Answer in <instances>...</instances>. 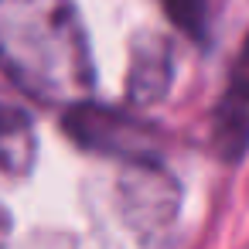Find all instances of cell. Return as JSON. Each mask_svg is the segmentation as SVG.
<instances>
[{
  "label": "cell",
  "instance_id": "obj_1",
  "mask_svg": "<svg viewBox=\"0 0 249 249\" xmlns=\"http://www.w3.org/2000/svg\"><path fill=\"white\" fill-rule=\"evenodd\" d=\"M0 69L45 106H86L96 72L72 0H0Z\"/></svg>",
  "mask_w": 249,
  "mask_h": 249
},
{
  "label": "cell",
  "instance_id": "obj_2",
  "mask_svg": "<svg viewBox=\"0 0 249 249\" xmlns=\"http://www.w3.org/2000/svg\"><path fill=\"white\" fill-rule=\"evenodd\" d=\"M123 215L143 239H164L178 215V184L157 164H130L120 181Z\"/></svg>",
  "mask_w": 249,
  "mask_h": 249
},
{
  "label": "cell",
  "instance_id": "obj_3",
  "mask_svg": "<svg viewBox=\"0 0 249 249\" xmlns=\"http://www.w3.org/2000/svg\"><path fill=\"white\" fill-rule=\"evenodd\" d=\"M69 130L79 143L103 150V154H113V157H123L126 164H157L154 160V137L133 116L79 106L69 113Z\"/></svg>",
  "mask_w": 249,
  "mask_h": 249
},
{
  "label": "cell",
  "instance_id": "obj_4",
  "mask_svg": "<svg viewBox=\"0 0 249 249\" xmlns=\"http://www.w3.org/2000/svg\"><path fill=\"white\" fill-rule=\"evenodd\" d=\"M38 154L35 123L24 109L0 103V184H14L31 174Z\"/></svg>",
  "mask_w": 249,
  "mask_h": 249
},
{
  "label": "cell",
  "instance_id": "obj_5",
  "mask_svg": "<svg viewBox=\"0 0 249 249\" xmlns=\"http://www.w3.org/2000/svg\"><path fill=\"white\" fill-rule=\"evenodd\" d=\"M167 79H171L167 41L154 38V35L137 38L133 55H130V82H126L130 99L133 103H154V99H160L164 89H167Z\"/></svg>",
  "mask_w": 249,
  "mask_h": 249
},
{
  "label": "cell",
  "instance_id": "obj_6",
  "mask_svg": "<svg viewBox=\"0 0 249 249\" xmlns=\"http://www.w3.org/2000/svg\"><path fill=\"white\" fill-rule=\"evenodd\" d=\"M218 130H222V143H225L229 154L246 150V140H249V38H246V48H242V55L235 62L232 89L225 96Z\"/></svg>",
  "mask_w": 249,
  "mask_h": 249
},
{
  "label": "cell",
  "instance_id": "obj_7",
  "mask_svg": "<svg viewBox=\"0 0 249 249\" xmlns=\"http://www.w3.org/2000/svg\"><path fill=\"white\" fill-rule=\"evenodd\" d=\"M164 4V11H167V18L181 28V31H188V35H201L205 31V21H208V0H160Z\"/></svg>",
  "mask_w": 249,
  "mask_h": 249
},
{
  "label": "cell",
  "instance_id": "obj_8",
  "mask_svg": "<svg viewBox=\"0 0 249 249\" xmlns=\"http://www.w3.org/2000/svg\"><path fill=\"white\" fill-rule=\"evenodd\" d=\"M7 242H11V215L0 205V249H7Z\"/></svg>",
  "mask_w": 249,
  "mask_h": 249
}]
</instances>
